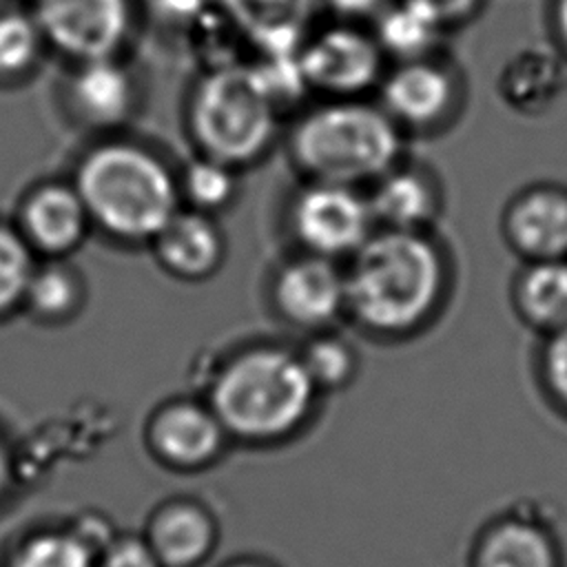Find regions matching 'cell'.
I'll return each instance as SVG.
<instances>
[{"mask_svg":"<svg viewBox=\"0 0 567 567\" xmlns=\"http://www.w3.org/2000/svg\"><path fill=\"white\" fill-rule=\"evenodd\" d=\"M343 270L346 317L383 339L427 328L452 290V259L432 230L377 228Z\"/></svg>","mask_w":567,"mask_h":567,"instance_id":"6da1fadb","label":"cell"},{"mask_svg":"<svg viewBox=\"0 0 567 567\" xmlns=\"http://www.w3.org/2000/svg\"><path fill=\"white\" fill-rule=\"evenodd\" d=\"M319 396L299 350L259 341L235 350L217 365L204 399L230 443L272 447L310 425Z\"/></svg>","mask_w":567,"mask_h":567,"instance_id":"7a4b0ae2","label":"cell"},{"mask_svg":"<svg viewBox=\"0 0 567 567\" xmlns=\"http://www.w3.org/2000/svg\"><path fill=\"white\" fill-rule=\"evenodd\" d=\"M71 182L93 230L126 246H148L182 208L177 171L151 146L126 137L89 146Z\"/></svg>","mask_w":567,"mask_h":567,"instance_id":"3957f363","label":"cell"},{"mask_svg":"<svg viewBox=\"0 0 567 567\" xmlns=\"http://www.w3.org/2000/svg\"><path fill=\"white\" fill-rule=\"evenodd\" d=\"M286 146L303 179L368 188L405 157V133L368 97L319 100L292 120Z\"/></svg>","mask_w":567,"mask_h":567,"instance_id":"277c9868","label":"cell"},{"mask_svg":"<svg viewBox=\"0 0 567 567\" xmlns=\"http://www.w3.org/2000/svg\"><path fill=\"white\" fill-rule=\"evenodd\" d=\"M281 117L252 60L208 66L186 97V128L197 153L237 171L268 155Z\"/></svg>","mask_w":567,"mask_h":567,"instance_id":"5b68a950","label":"cell"},{"mask_svg":"<svg viewBox=\"0 0 567 567\" xmlns=\"http://www.w3.org/2000/svg\"><path fill=\"white\" fill-rule=\"evenodd\" d=\"M286 226L301 252L346 264L377 230L365 188L303 179L286 206Z\"/></svg>","mask_w":567,"mask_h":567,"instance_id":"8992f818","label":"cell"},{"mask_svg":"<svg viewBox=\"0 0 567 567\" xmlns=\"http://www.w3.org/2000/svg\"><path fill=\"white\" fill-rule=\"evenodd\" d=\"M297 62L310 95L352 100L377 93L388 69L372 29L354 20L315 27L297 51Z\"/></svg>","mask_w":567,"mask_h":567,"instance_id":"52a82bcc","label":"cell"},{"mask_svg":"<svg viewBox=\"0 0 567 567\" xmlns=\"http://www.w3.org/2000/svg\"><path fill=\"white\" fill-rule=\"evenodd\" d=\"M463 97V75L443 51L388 64L377 89L379 106L405 135L447 128L461 113Z\"/></svg>","mask_w":567,"mask_h":567,"instance_id":"ba28073f","label":"cell"},{"mask_svg":"<svg viewBox=\"0 0 567 567\" xmlns=\"http://www.w3.org/2000/svg\"><path fill=\"white\" fill-rule=\"evenodd\" d=\"M47 49L71 64L122 58L133 29L131 0H31Z\"/></svg>","mask_w":567,"mask_h":567,"instance_id":"9c48e42d","label":"cell"},{"mask_svg":"<svg viewBox=\"0 0 567 567\" xmlns=\"http://www.w3.org/2000/svg\"><path fill=\"white\" fill-rule=\"evenodd\" d=\"M144 445L159 467L173 474H199L224 458L230 439L206 399L175 396L148 414Z\"/></svg>","mask_w":567,"mask_h":567,"instance_id":"30bf717a","label":"cell"},{"mask_svg":"<svg viewBox=\"0 0 567 567\" xmlns=\"http://www.w3.org/2000/svg\"><path fill=\"white\" fill-rule=\"evenodd\" d=\"M565 545L549 514L529 498L505 505L476 529L467 567H565Z\"/></svg>","mask_w":567,"mask_h":567,"instance_id":"8fae6325","label":"cell"},{"mask_svg":"<svg viewBox=\"0 0 567 567\" xmlns=\"http://www.w3.org/2000/svg\"><path fill=\"white\" fill-rule=\"evenodd\" d=\"M275 312L292 328L315 334L346 317V270L341 261L297 252L270 279Z\"/></svg>","mask_w":567,"mask_h":567,"instance_id":"7c38bea8","label":"cell"},{"mask_svg":"<svg viewBox=\"0 0 567 567\" xmlns=\"http://www.w3.org/2000/svg\"><path fill=\"white\" fill-rule=\"evenodd\" d=\"M13 224L38 259H69L93 230L71 179H44L31 186L18 204Z\"/></svg>","mask_w":567,"mask_h":567,"instance_id":"4fadbf2b","label":"cell"},{"mask_svg":"<svg viewBox=\"0 0 567 567\" xmlns=\"http://www.w3.org/2000/svg\"><path fill=\"white\" fill-rule=\"evenodd\" d=\"M498 228L505 246L520 261L567 257V186L525 184L503 204Z\"/></svg>","mask_w":567,"mask_h":567,"instance_id":"5bb4252c","label":"cell"},{"mask_svg":"<svg viewBox=\"0 0 567 567\" xmlns=\"http://www.w3.org/2000/svg\"><path fill=\"white\" fill-rule=\"evenodd\" d=\"M142 91L122 58H102L71 64L64 82L66 111L86 128L115 131L137 111Z\"/></svg>","mask_w":567,"mask_h":567,"instance_id":"9a60e30c","label":"cell"},{"mask_svg":"<svg viewBox=\"0 0 567 567\" xmlns=\"http://www.w3.org/2000/svg\"><path fill=\"white\" fill-rule=\"evenodd\" d=\"M142 536L162 567H204L217 551L221 527L197 496H168L151 507Z\"/></svg>","mask_w":567,"mask_h":567,"instance_id":"2e32d148","label":"cell"},{"mask_svg":"<svg viewBox=\"0 0 567 567\" xmlns=\"http://www.w3.org/2000/svg\"><path fill=\"white\" fill-rule=\"evenodd\" d=\"M113 532L100 514L40 523L7 543L0 567H95L97 549Z\"/></svg>","mask_w":567,"mask_h":567,"instance_id":"e0dca14e","label":"cell"},{"mask_svg":"<svg viewBox=\"0 0 567 567\" xmlns=\"http://www.w3.org/2000/svg\"><path fill=\"white\" fill-rule=\"evenodd\" d=\"M365 197L377 228L432 230L443 210V184L439 175L403 157L368 188Z\"/></svg>","mask_w":567,"mask_h":567,"instance_id":"ac0fdd59","label":"cell"},{"mask_svg":"<svg viewBox=\"0 0 567 567\" xmlns=\"http://www.w3.org/2000/svg\"><path fill=\"white\" fill-rule=\"evenodd\" d=\"M321 0H217L233 31L255 58L292 55L315 29Z\"/></svg>","mask_w":567,"mask_h":567,"instance_id":"d6986e66","label":"cell"},{"mask_svg":"<svg viewBox=\"0 0 567 567\" xmlns=\"http://www.w3.org/2000/svg\"><path fill=\"white\" fill-rule=\"evenodd\" d=\"M148 246L159 268L179 281H204L226 259V235L217 217L184 206Z\"/></svg>","mask_w":567,"mask_h":567,"instance_id":"ffe728a7","label":"cell"},{"mask_svg":"<svg viewBox=\"0 0 567 567\" xmlns=\"http://www.w3.org/2000/svg\"><path fill=\"white\" fill-rule=\"evenodd\" d=\"M567 89V62L549 44H525L498 69L496 93L501 102L525 117L545 115Z\"/></svg>","mask_w":567,"mask_h":567,"instance_id":"44dd1931","label":"cell"},{"mask_svg":"<svg viewBox=\"0 0 567 567\" xmlns=\"http://www.w3.org/2000/svg\"><path fill=\"white\" fill-rule=\"evenodd\" d=\"M516 319L538 337L567 326V257L520 261L509 284Z\"/></svg>","mask_w":567,"mask_h":567,"instance_id":"7402d4cb","label":"cell"},{"mask_svg":"<svg viewBox=\"0 0 567 567\" xmlns=\"http://www.w3.org/2000/svg\"><path fill=\"white\" fill-rule=\"evenodd\" d=\"M388 62L416 60L443 51L447 29L412 0H390L372 29Z\"/></svg>","mask_w":567,"mask_h":567,"instance_id":"603a6c76","label":"cell"},{"mask_svg":"<svg viewBox=\"0 0 567 567\" xmlns=\"http://www.w3.org/2000/svg\"><path fill=\"white\" fill-rule=\"evenodd\" d=\"M84 299V277L69 259H40L31 275L22 310L38 323L60 326L80 315Z\"/></svg>","mask_w":567,"mask_h":567,"instance_id":"cb8c5ba5","label":"cell"},{"mask_svg":"<svg viewBox=\"0 0 567 567\" xmlns=\"http://www.w3.org/2000/svg\"><path fill=\"white\" fill-rule=\"evenodd\" d=\"M177 186L184 208L217 217L239 193V171L197 153L177 171Z\"/></svg>","mask_w":567,"mask_h":567,"instance_id":"d4e9b609","label":"cell"},{"mask_svg":"<svg viewBox=\"0 0 567 567\" xmlns=\"http://www.w3.org/2000/svg\"><path fill=\"white\" fill-rule=\"evenodd\" d=\"M47 51L31 9L0 11V82L27 80Z\"/></svg>","mask_w":567,"mask_h":567,"instance_id":"484cf974","label":"cell"},{"mask_svg":"<svg viewBox=\"0 0 567 567\" xmlns=\"http://www.w3.org/2000/svg\"><path fill=\"white\" fill-rule=\"evenodd\" d=\"M299 357L321 394L348 388L361 363L357 348L334 330L310 334L303 348H299Z\"/></svg>","mask_w":567,"mask_h":567,"instance_id":"4316f807","label":"cell"},{"mask_svg":"<svg viewBox=\"0 0 567 567\" xmlns=\"http://www.w3.org/2000/svg\"><path fill=\"white\" fill-rule=\"evenodd\" d=\"M38 255L20 235L16 224L0 219V319L22 310Z\"/></svg>","mask_w":567,"mask_h":567,"instance_id":"83f0119b","label":"cell"},{"mask_svg":"<svg viewBox=\"0 0 567 567\" xmlns=\"http://www.w3.org/2000/svg\"><path fill=\"white\" fill-rule=\"evenodd\" d=\"M534 368L545 401L567 419V326L540 337Z\"/></svg>","mask_w":567,"mask_h":567,"instance_id":"f1b7e54d","label":"cell"},{"mask_svg":"<svg viewBox=\"0 0 567 567\" xmlns=\"http://www.w3.org/2000/svg\"><path fill=\"white\" fill-rule=\"evenodd\" d=\"M95 567H162L142 532H113L97 549Z\"/></svg>","mask_w":567,"mask_h":567,"instance_id":"f546056e","label":"cell"},{"mask_svg":"<svg viewBox=\"0 0 567 567\" xmlns=\"http://www.w3.org/2000/svg\"><path fill=\"white\" fill-rule=\"evenodd\" d=\"M213 2L217 0H151V9L164 27L186 29L204 22Z\"/></svg>","mask_w":567,"mask_h":567,"instance_id":"4dcf8cb0","label":"cell"},{"mask_svg":"<svg viewBox=\"0 0 567 567\" xmlns=\"http://www.w3.org/2000/svg\"><path fill=\"white\" fill-rule=\"evenodd\" d=\"M421 9H425L432 18H436L447 31L467 24L478 16L485 0H412Z\"/></svg>","mask_w":567,"mask_h":567,"instance_id":"1f68e13d","label":"cell"},{"mask_svg":"<svg viewBox=\"0 0 567 567\" xmlns=\"http://www.w3.org/2000/svg\"><path fill=\"white\" fill-rule=\"evenodd\" d=\"M390 0H321L332 13L343 20H359L363 16H377Z\"/></svg>","mask_w":567,"mask_h":567,"instance_id":"d6a6232c","label":"cell"},{"mask_svg":"<svg viewBox=\"0 0 567 567\" xmlns=\"http://www.w3.org/2000/svg\"><path fill=\"white\" fill-rule=\"evenodd\" d=\"M18 487V461L7 439L0 434V507L11 498Z\"/></svg>","mask_w":567,"mask_h":567,"instance_id":"836d02e7","label":"cell"},{"mask_svg":"<svg viewBox=\"0 0 567 567\" xmlns=\"http://www.w3.org/2000/svg\"><path fill=\"white\" fill-rule=\"evenodd\" d=\"M547 22H549L551 44L567 62V0H549Z\"/></svg>","mask_w":567,"mask_h":567,"instance_id":"e575fe53","label":"cell"},{"mask_svg":"<svg viewBox=\"0 0 567 567\" xmlns=\"http://www.w3.org/2000/svg\"><path fill=\"white\" fill-rule=\"evenodd\" d=\"M217 567H281V565L259 554H237L221 560Z\"/></svg>","mask_w":567,"mask_h":567,"instance_id":"d590c367","label":"cell"}]
</instances>
